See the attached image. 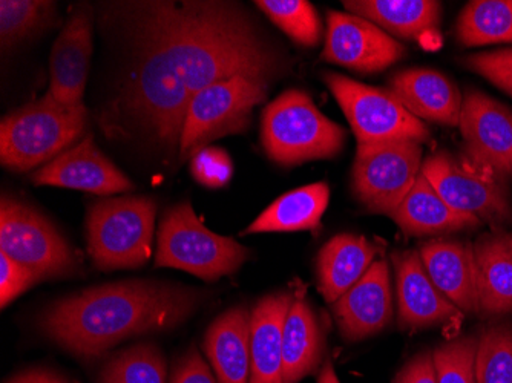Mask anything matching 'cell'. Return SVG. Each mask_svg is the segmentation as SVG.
I'll return each instance as SVG.
<instances>
[{"label": "cell", "mask_w": 512, "mask_h": 383, "mask_svg": "<svg viewBox=\"0 0 512 383\" xmlns=\"http://www.w3.org/2000/svg\"><path fill=\"white\" fill-rule=\"evenodd\" d=\"M39 281L42 279L33 270L0 252V305L2 308L7 307Z\"/></svg>", "instance_id": "obj_36"}, {"label": "cell", "mask_w": 512, "mask_h": 383, "mask_svg": "<svg viewBox=\"0 0 512 383\" xmlns=\"http://www.w3.org/2000/svg\"><path fill=\"white\" fill-rule=\"evenodd\" d=\"M390 91L414 117L457 128L463 97L453 80L436 69H405L391 77Z\"/></svg>", "instance_id": "obj_19"}, {"label": "cell", "mask_w": 512, "mask_h": 383, "mask_svg": "<svg viewBox=\"0 0 512 383\" xmlns=\"http://www.w3.org/2000/svg\"><path fill=\"white\" fill-rule=\"evenodd\" d=\"M480 315L512 313V232L493 230L473 244Z\"/></svg>", "instance_id": "obj_22"}, {"label": "cell", "mask_w": 512, "mask_h": 383, "mask_svg": "<svg viewBox=\"0 0 512 383\" xmlns=\"http://www.w3.org/2000/svg\"><path fill=\"white\" fill-rule=\"evenodd\" d=\"M393 289L385 259L371 264L364 276L333 304V316L348 342L381 333L393 318Z\"/></svg>", "instance_id": "obj_16"}, {"label": "cell", "mask_w": 512, "mask_h": 383, "mask_svg": "<svg viewBox=\"0 0 512 383\" xmlns=\"http://www.w3.org/2000/svg\"><path fill=\"white\" fill-rule=\"evenodd\" d=\"M261 138L270 160L296 166L335 157L344 148L347 132L325 117L309 94L289 89L264 109Z\"/></svg>", "instance_id": "obj_4"}, {"label": "cell", "mask_w": 512, "mask_h": 383, "mask_svg": "<svg viewBox=\"0 0 512 383\" xmlns=\"http://www.w3.org/2000/svg\"><path fill=\"white\" fill-rule=\"evenodd\" d=\"M255 5L299 45L312 48L321 42V20L307 0H258Z\"/></svg>", "instance_id": "obj_32"}, {"label": "cell", "mask_w": 512, "mask_h": 383, "mask_svg": "<svg viewBox=\"0 0 512 383\" xmlns=\"http://www.w3.org/2000/svg\"><path fill=\"white\" fill-rule=\"evenodd\" d=\"M318 383H341L335 373L332 362L325 361L318 373Z\"/></svg>", "instance_id": "obj_40"}, {"label": "cell", "mask_w": 512, "mask_h": 383, "mask_svg": "<svg viewBox=\"0 0 512 383\" xmlns=\"http://www.w3.org/2000/svg\"><path fill=\"white\" fill-rule=\"evenodd\" d=\"M376 246L365 236L342 233L330 239L316 258L318 287L325 301L335 304L375 262Z\"/></svg>", "instance_id": "obj_25"}, {"label": "cell", "mask_w": 512, "mask_h": 383, "mask_svg": "<svg viewBox=\"0 0 512 383\" xmlns=\"http://www.w3.org/2000/svg\"><path fill=\"white\" fill-rule=\"evenodd\" d=\"M329 184L315 183L287 192L270 204L243 235L249 233L299 232L313 230L321 223L329 206Z\"/></svg>", "instance_id": "obj_27"}, {"label": "cell", "mask_w": 512, "mask_h": 383, "mask_svg": "<svg viewBox=\"0 0 512 383\" xmlns=\"http://www.w3.org/2000/svg\"><path fill=\"white\" fill-rule=\"evenodd\" d=\"M324 82L344 111L358 145L405 140L422 145L430 140L424 122L410 114L390 89L373 88L336 73H325Z\"/></svg>", "instance_id": "obj_10"}, {"label": "cell", "mask_w": 512, "mask_h": 383, "mask_svg": "<svg viewBox=\"0 0 512 383\" xmlns=\"http://www.w3.org/2000/svg\"><path fill=\"white\" fill-rule=\"evenodd\" d=\"M479 336L468 334L439 345L433 351L437 383H477L476 362Z\"/></svg>", "instance_id": "obj_33"}, {"label": "cell", "mask_w": 512, "mask_h": 383, "mask_svg": "<svg viewBox=\"0 0 512 383\" xmlns=\"http://www.w3.org/2000/svg\"><path fill=\"white\" fill-rule=\"evenodd\" d=\"M249 256V249L235 239L207 229L191 203L169 209L158 227L157 267L184 270L204 281H217L234 275Z\"/></svg>", "instance_id": "obj_6"}, {"label": "cell", "mask_w": 512, "mask_h": 383, "mask_svg": "<svg viewBox=\"0 0 512 383\" xmlns=\"http://www.w3.org/2000/svg\"><path fill=\"white\" fill-rule=\"evenodd\" d=\"M422 172V145L385 141L358 145L353 164V194L373 213L391 217Z\"/></svg>", "instance_id": "obj_11"}, {"label": "cell", "mask_w": 512, "mask_h": 383, "mask_svg": "<svg viewBox=\"0 0 512 383\" xmlns=\"http://www.w3.org/2000/svg\"><path fill=\"white\" fill-rule=\"evenodd\" d=\"M171 383H218L217 377L212 374L211 368L197 348H191L181 357L172 371Z\"/></svg>", "instance_id": "obj_37"}, {"label": "cell", "mask_w": 512, "mask_h": 383, "mask_svg": "<svg viewBox=\"0 0 512 383\" xmlns=\"http://www.w3.org/2000/svg\"><path fill=\"white\" fill-rule=\"evenodd\" d=\"M390 218L407 236L447 235L482 224L479 218L448 206L422 172Z\"/></svg>", "instance_id": "obj_23"}, {"label": "cell", "mask_w": 512, "mask_h": 383, "mask_svg": "<svg viewBox=\"0 0 512 383\" xmlns=\"http://www.w3.org/2000/svg\"><path fill=\"white\" fill-rule=\"evenodd\" d=\"M477 383H512V325L496 322L483 328L474 362Z\"/></svg>", "instance_id": "obj_30"}, {"label": "cell", "mask_w": 512, "mask_h": 383, "mask_svg": "<svg viewBox=\"0 0 512 383\" xmlns=\"http://www.w3.org/2000/svg\"><path fill=\"white\" fill-rule=\"evenodd\" d=\"M269 83L234 77L198 92L184 117L180 161L191 160L218 138L241 134L249 128L255 106L266 100Z\"/></svg>", "instance_id": "obj_8"}, {"label": "cell", "mask_w": 512, "mask_h": 383, "mask_svg": "<svg viewBox=\"0 0 512 383\" xmlns=\"http://www.w3.org/2000/svg\"><path fill=\"white\" fill-rule=\"evenodd\" d=\"M8 383H69L59 374L48 370H31L27 373L19 374Z\"/></svg>", "instance_id": "obj_39"}, {"label": "cell", "mask_w": 512, "mask_h": 383, "mask_svg": "<svg viewBox=\"0 0 512 383\" xmlns=\"http://www.w3.org/2000/svg\"><path fill=\"white\" fill-rule=\"evenodd\" d=\"M460 132L463 152L512 178V111L479 89L463 94Z\"/></svg>", "instance_id": "obj_13"}, {"label": "cell", "mask_w": 512, "mask_h": 383, "mask_svg": "<svg viewBox=\"0 0 512 383\" xmlns=\"http://www.w3.org/2000/svg\"><path fill=\"white\" fill-rule=\"evenodd\" d=\"M0 249L40 279L73 275L79 267L76 250L54 224L14 198L0 203Z\"/></svg>", "instance_id": "obj_9"}, {"label": "cell", "mask_w": 512, "mask_h": 383, "mask_svg": "<svg viewBox=\"0 0 512 383\" xmlns=\"http://www.w3.org/2000/svg\"><path fill=\"white\" fill-rule=\"evenodd\" d=\"M56 11L54 2L45 0H2L0 2V39L11 48L50 25Z\"/></svg>", "instance_id": "obj_31"}, {"label": "cell", "mask_w": 512, "mask_h": 383, "mask_svg": "<svg viewBox=\"0 0 512 383\" xmlns=\"http://www.w3.org/2000/svg\"><path fill=\"white\" fill-rule=\"evenodd\" d=\"M344 7L404 39H419L436 31L442 10L434 0H345Z\"/></svg>", "instance_id": "obj_26"}, {"label": "cell", "mask_w": 512, "mask_h": 383, "mask_svg": "<svg viewBox=\"0 0 512 383\" xmlns=\"http://www.w3.org/2000/svg\"><path fill=\"white\" fill-rule=\"evenodd\" d=\"M157 204L148 197L106 198L86 217L88 252L97 269H138L151 258Z\"/></svg>", "instance_id": "obj_5"}, {"label": "cell", "mask_w": 512, "mask_h": 383, "mask_svg": "<svg viewBox=\"0 0 512 383\" xmlns=\"http://www.w3.org/2000/svg\"><path fill=\"white\" fill-rule=\"evenodd\" d=\"M250 321L252 311L247 305H237L206 331L204 353L218 383L250 382Z\"/></svg>", "instance_id": "obj_21"}, {"label": "cell", "mask_w": 512, "mask_h": 383, "mask_svg": "<svg viewBox=\"0 0 512 383\" xmlns=\"http://www.w3.org/2000/svg\"><path fill=\"white\" fill-rule=\"evenodd\" d=\"M393 383H437L433 351L424 350L416 354L399 371Z\"/></svg>", "instance_id": "obj_38"}, {"label": "cell", "mask_w": 512, "mask_h": 383, "mask_svg": "<svg viewBox=\"0 0 512 383\" xmlns=\"http://www.w3.org/2000/svg\"><path fill=\"white\" fill-rule=\"evenodd\" d=\"M165 357L154 344L126 348L106 362L99 383H166Z\"/></svg>", "instance_id": "obj_29"}, {"label": "cell", "mask_w": 512, "mask_h": 383, "mask_svg": "<svg viewBox=\"0 0 512 383\" xmlns=\"http://www.w3.org/2000/svg\"><path fill=\"white\" fill-rule=\"evenodd\" d=\"M325 356L321 322L310 302L293 296L283 333V382L299 383L319 373Z\"/></svg>", "instance_id": "obj_24"}, {"label": "cell", "mask_w": 512, "mask_h": 383, "mask_svg": "<svg viewBox=\"0 0 512 383\" xmlns=\"http://www.w3.org/2000/svg\"><path fill=\"white\" fill-rule=\"evenodd\" d=\"M293 295L276 292L256 302L250 321V382H283V333Z\"/></svg>", "instance_id": "obj_20"}, {"label": "cell", "mask_w": 512, "mask_h": 383, "mask_svg": "<svg viewBox=\"0 0 512 383\" xmlns=\"http://www.w3.org/2000/svg\"><path fill=\"white\" fill-rule=\"evenodd\" d=\"M462 65L512 97V48L471 54L462 60Z\"/></svg>", "instance_id": "obj_34"}, {"label": "cell", "mask_w": 512, "mask_h": 383, "mask_svg": "<svg viewBox=\"0 0 512 383\" xmlns=\"http://www.w3.org/2000/svg\"><path fill=\"white\" fill-rule=\"evenodd\" d=\"M132 42L134 59L103 129L137 135L169 157L198 92L234 77L269 83L284 66L255 20L229 2L132 4Z\"/></svg>", "instance_id": "obj_1"}, {"label": "cell", "mask_w": 512, "mask_h": 383, "mask_svg": "<svg viewBox=\"0 0 512 383\" xmlns=\"http://www.w3.org/2000/svg\"><path fill=\"white\" fill-rule=\"evenodd\" d=\"M85 105L66 106L50 91L42 99L2 118L0 161L14 172H27L50 163L85 134Z\"/></svg>", "instance_id": "obj_3"}, {"label": "cell", "mask_w": 512, "mask_h": 383, "mask_svg": "<svg viewBox=\"0 0 512 383\" xmlns=\"http://www.w3.org/2000/svg\"><path fill=\"white\" fill-rule=\"evenodd\" d=\"M391 262L396 278L398 319L402 328L421 330L462 318V311L454 307L431 281L419 250L393 252Z\"/></svg>", "instance_id": "obj_15"}, {"label": "cell", "mask_w": 512, "mask_h": 383, "mask_svg": "<svg viewBox=\"0 0 512 383\" xmlns=\"http://www.w3.org/2000/svg\"><path fill=\"white\" fill-rule=\"evenodd\" d=\"M33 183L96 195L123 194L134 189L129 178L94 145L91 134L34 172Z\"/></svg>", "instance_id": "obj_14"}, {"label": "cell", "mask_w": 512, "mask_h": 383, "mask_svg": "<svg viewBox=\"0 0 512 383\" xmlns=\"http://www.w3.org/2000/svg\"><path fill=\"white\" fill-rule=\"evenodd\" d=\"M422 174L440 198L457 212L468 213L502 230L512 223V198L506 178L493 167L465 154L439 151L422 163Z\"/></svg>", "instance_id": "obj_7"}, {"label": "cell", "mask_w": 512, "mask_h": 383, "mask_svg": "<svg viewBox=\"0 0 512 383\" xmlns=\"http://www.w3.org/2000/svg\"><path fill=\"white\" fill-rule=\"evenodd\" d=\"M191 172L198 183L218 189L229 183L234 167L223 149L207 146L191 158Z\"/></svg>", "instance_id": "obj_35"}, {"label": "cell", "mask_w": 512, "mask_h": 383, "mask_svg": "<svg viewBox=\"0 0 512 383\" xmlns=\"http://www.w3.org/2000/svg\"><path fill=\"white\" fill-rule=\"evenodd\" d=\"M457 39L463 46L512 43V2L474 0L457 20Z\"/></svg>", "instance_id": "obj_28"}, {"label": "cell", "mask_w": 512, "mask_h": 383, "mask_svg": "<svg viewBox=\"0 0 512 383\" xmlns=\"http://www.w3.org/2000/svg\"><path fill=\"white\" fill-rule=\"evenodd\" d=\"M329 31L322 60L353 69L356 73L371 74L384 71L399 62L407 50L370 20L356 14L329 11Z\"/></svg>", "instance_id": "obj_12"}, {"label": "cell", "mask_w": 512, "mask_h": 383, "mask_svg": "<svg viewBox=\"0 0 512 383\" xmlns=\"http://www.w3.org/2000/svg\"><path fill=\"white\" fill-rule=\"evenodd\" d=\"M92 54L91 14L80 8L66 22L51 51L50 92L66 106L83 105Z\"/></svg>", "instance_id": "obj_18"}, {"label": "cell", "mask_w": 512, "mask_h": 383, "mask_svg": "<svg viewBox=\"0 0 512 383\" xmlns=\"http://www.w3.org/2000/svg\"><path fill=\"white\" fill-rule=\"evenodd\" d=\"M201 299V293L168 282H114L54 302L40 327L51 341L89 361L126 339L177 327Z\"/></svg>", "instance_id": "obj_2"}, {"label": "cell", "mask_w": 512, "mask_h": 383, "mask_svg": "<svg viewBox=\"0 0 512 383\" xmlns=\"http://www.w3.org/2000/svg\"><path fill=\"white\" fill-rule=\"evenodd\" d=\"M422 262L439 292L462 313H480L473 244L460 239H430L422 244Z\"/></svg>", "instance_id": "obj_17"}]
</instances>
